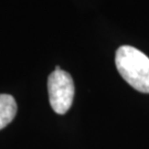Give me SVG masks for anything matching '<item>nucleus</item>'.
<instances>
[{
	"label": "nucleus",
	"instance_id": "3",
	"mask_svg": "<svg viewBox=\"0 0 149 149\" xmlns=\"http://www.w3.org/2000/svg\"><path fill=\"white\" fill-rule=\"evenodd\" d=\"M17 103L13 96L0 94V129L8 126L16 116Z\"/></svg>",
	"mask_w": 149,
	"mask_h": 149
},
{
	"label": "nucleus",
	"instance_id": "1",
	"mask_svg": "<svg viewBox=\"0 0 149 149\" xmlns=\"http://www.w3.org/2000/svg\"><path fill=\"white\" fill-rule=\"evenodd\" d=\"M115 64L122 77L136 91L149 93V58L138 49L122 45L117 49Z\"/></svg>",
	"mask_w": 149,
	"mask_h": 149
},
{
	"label": "nucleus",
	"instance_id": "2",
	"mask_svg": "<svg viewBox=\"0 0 149 149\" xmlns=\"http://www.w3.org/2000/svg\"><path fill=\"white\" fill-rule=\"evenodd\" d=\"M50 104L54 112L63 115L69 111L74 98V82L63 70H54L48 79Z\"/></svg>",
	"mask_w": 149,
	"mask_h": 149
}]
</instances>
